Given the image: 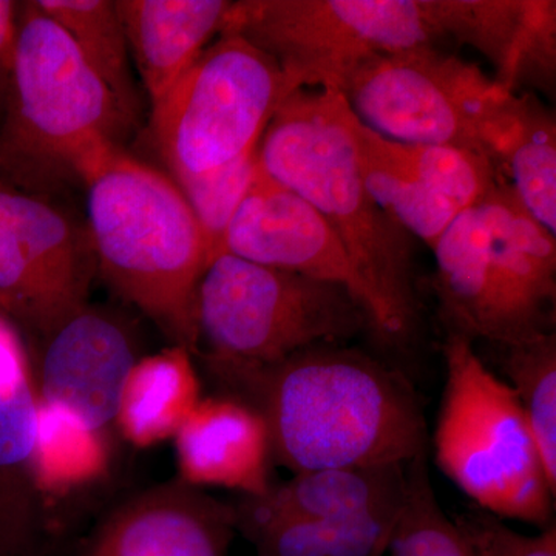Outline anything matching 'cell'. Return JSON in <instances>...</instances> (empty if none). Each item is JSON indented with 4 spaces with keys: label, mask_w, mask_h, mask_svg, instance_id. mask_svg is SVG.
I'll return each mask as SVG.
<instances>
[{
    "label": "cell",
    "mask_w": 556,
    "mask_h": 556,
    "mask_svg": "<svg viewBox=\"0 0 556 556\" xmlns=\"http://www.w3.org/2000/svg\"><path fill=\"white\" fill-rule=\"evenodd\" d=\"M217 376L262 415L274 460L294 475L405 466L427 452L415 388L361 351L318 345L269 367Z\"/></svg>",
    "instance_id": "obj_1"
},
{
    "label": "cell",
    "mask_w": 556,
    "mask_h": 556,
    "mask_svg": "<svg viewBox=\"0 0 556 556\" xmlns=\"http://www.w3.org/2000/svg\"><path fill=\"white\" fill-rule=\"evenodd\" d=\"M350 116L338 91L295 90L269 121L258 164L327 222L368 288L376 334L401 345L419 320L413 237L365 189Z\"/></svg>",
    "instance_id": "obj_2"
},
{
    "label": "cell",
    "mask_w": 556,
    "mask_h": 556,
    "mask_svg": "<svg viewBox=\"0 0 556 556\" xmlns=\"http://www.w3.org/2000/svg\"><path fill=\"white\" fill-rule=\"evenodd\" d=\"M84 186L97 273L174 345L197 354L195 295L208 254L177 182L119 148Z\"/></svg>",
    "instance_id": "obj_3"
},
{
    "label": "cell",
    "mask_w": 556,
    "mask_h": 556,
    "mask_svg": "<svg viewBox=\"0 0 556 556\" xmlns=\"http://www.w3.org/2000/svg\"><path fill=\"white\" fill-rule=\"evenodd\" d=\"M129 119L68 36L21 3L16 67L0 124V181L46 197L84 185Z\"/></svg>",
    "instance_id": "obj_4"
},
{
    "label": "cell",
    "mask_w": 556,
    "mask_h": 556,
    "mask_svg": "<svg viewBox=\"0 0 556 556\" xmlns=\"http://www.w3.org/2000/svg\"><path fill=\"white\" fill-rule=\"evenodd\" d=\"M193 317L197 354L215 375L269 367L372 329L368 309L346 288L226 252L201 277Z\"/></svg>",
    "instance_id": "obj_5"
},
{
    "label": "cell",
    "mask_w": 556,
    "mask_h": 556,
    "mask_svg": "<svg viewBox=\"0 0 556 556\" xmlns=\"http://www.w3.org/2000/svg\"><path fill=\"white\" fill-rule=\"evenodd\" d=\"M434 456L477 508L500 519L554 525L556 492L518 399L485 367L473 342L448 332Z\"/></svg>",
    "instance_id": "obj_6"
},
{
    "label": "cell",
    "mask_w": 556,
    "mask_h": 556,
    "mask_svg": "<svg viewBox=\"0 0 556 556\" xmlns=\"http://www.w3.org/2000/svg\"><path fill=\"white\" fill-rule=\"evenodd\" d=\"M141 357L127 317L90 302L38 342V361L31 365L46 493L100 470L102 434L116 426L124 388Z\"/></svg>",
    "instance_id": "obj_7"
},
{
    "label": "cell",
    "mask_w": 556,
    "mask_h": 556,
    "mask_svg": "<svg viewBox=\"0 0 556 556\" xmlns=\"http://www.w3.org/2000/svg\"><path fill=\"white\" fill-rule=\"evenodd\" d=\"M342 97L382 137L473 150L495 166L514 124L518 91L437 46H420L365 62Z\"/></svg>",
    "instance_id": "obj_8"
},
{
    "label": "cell",
    "mask_w": 556,
    "mask_h": 556,
    "mask_svg": "<svg viewBox=\"0 0 556 556\" xmlns=\"http://www.w3.org/2000/svg\"><path fill=\"white\" fill-rule=\"evenodd\" d=\"M295 86L269 54L223 31L153 105V139L177 185L225 169L258 149Z\"/></svg>",
    "instance_id": "obj_9"
},
{
    "label": "cell",
    "mask_w": 556,
    "mask_h": 556,
    "mask_svg": "<svg viewBox=\"0 0 556 556\" xmlns=\"http://www.w3.org/2000/svg\"><path fill=\"white\" fill-rule=\"evenodd\" d=\"M225 31L269 54L295 89L340 94L372 58L442 39L430 0H240Z\"/></svg>",
    "instance_id": "obj_10"
},
{
    "label": "cell",
    "mask_w": 556,
    "mask_h": 556,
    "mask_svg": "<svg viewBox=\"0 0 556 556\" xmlns=\"http://www.w3.org/2000/svg\"><path fill=\"white\" fill-rule=\"evenodd\" d=\"M89 233L46 197L0 181V313L36 342L89 303Z\"/></svg>",
    "instance_id": "obj_11"
},
{
    "label": "cell",
    "mask_w": 556,
    "mask_h": 556,
    "mask_svg": "<svg viewBox=\"0 0 556 556\" xmlns=\"http://www.w3.org/2000/svg\"><path fill=\"white\" fill-rule=\"evenodd\" d=\"M223 252L346 288L372 320L371 295L336 233L308 201L274 181L262 167L230 219Z\"/></svg>",
    "instance_id": "obj_12"
},
{
    "label": "cell",
    "mask_w": 556,
    "mask_h": 556,
    "mask_svg": "<svg viewBox=\"0 0 556 556\" xmlns=\"http://www.w3.org/2000/svg\"><path fill=\"white\" fill-rule=\"evenodd\" d=\"M40 404L21 331L0 313V556H40Z\"/></svg>",
    "instance_id": "obj_13"
},
{
    "label": "cell",
    "mask_w": 556,
    "mask_h": 556,
    "mask_svg": "<svg viewBox=\"0 0 556 556\" xmlns=\"http://www.w3.org/2000/svg\"><path fill=\"white\" fill-rule=\"evenodd\" d=\"M236 532L232 504L178 478L116 507L84 556H228Z\"/></svg>",
    "instance_id": "obj_14"
},
{
    "label": "cell",
    "mask_w": 556,
    "mask_h": 556,
    "mask_svg": "<svg viewBox=\"0 0 556 556\" xmlns=\"http://www.w3.org/2000/svg\"><path fill=\"white\" fill-rule=\"evenodd\" d=\"M492 243L495 339L511 345L551 331L556 294L555 236L521 206L504 179L479 201Z\"/></svg>",
    "instance_id": "obj_15"
},
{
    "label": "cell",
    "mask_w": 556,
    "mask_h": 556,
    "mask_svg": "<svg viewBox=\"0 0 556 556\" xmlns=\"http://www.w3.org/2000/svg\"><path fill=\"white\" fill-rule=\"evenodd\" d=\"M441 38L473 47L495 68L508 91L521 87L554 93V0H431Z\"/></svg>",
    "instance_id": "obj_16"
},
{
    "label": "cell",
    "mask_w": 556,
    "mask_h": 556,
    "mask_svg": "<svg viewBox=\"0 0 556 556\" xmlns=\"http://www.w3.org/2000/svg\"><path fill=\"white\" fill-rule=\"evenodd\" d=\"M179 479L258 496L273 485V447L262 415L237 397H201L175 433Z\"/></svg>",
    "instance_id": "obj_17"
},
{
    "label": "cell",
    "mask_w": 556,
    "mask_h": 556,
    "mask_svg": "<svg viewBox=\"0 0 556 556\" xmlns=\"http://www.w3.org/2000/svg\"><path fill=\"white\" fill-rule=\"evenodd\" d=\"M405 485L407 464L298 473L262 495L241 496L232 504L236 529L252 540L281 522L358 517L401 503Z\"/></svg>",
    "instance_id": "obj_18"
},
{
    "label": "cell",
    "mask_w": 556,
    "mask_h": 556,
    "mask_svg": "<svg viewBox=\"0 0 556 556\" xmlns=\"http://www.w3.org/2000/svg\"><path fill=\"white\" fill-rule=\"evenodd\" d=\"M228 0H116L130 58L159 104L201 53L225 31Z\"/></svg>",
    "instance_id": "obj_19"
},
{
    "label": "cell",
    "mask_w": 556,
    "mask_h": 556,
    "mask_svg": "<svg viewBox=\"0 0 556 556\" xmlns=\"http://www.w3.org/2000/svg\"><path fill=\"white\" fill-rule=\"evenodd\" d=\"M442 316L450 332L473 339H495L492 243L479 204L464 208L433 248Z\"/></svg>",
    "instance_id": "obj_20"
},
{
    "label": "cell",
    "mask_w": 556,
    "mask_h": 556,
    "mask_svg": "<svg viewBox=\"0 0 556 556\" xmlns=\"http://www.w3.org/2000/svg\"><path fill=\"white\" fill-rule=\"evenodd\" d=\"M201 401L192 354L172 345L142 356L131 369L116 419L124 438L146 448L172 439Z\"/></svg>",
    "instance_id": "obj_21"
},
{
    "label": "cell",
    "mask_w": 556,
    "mask_h": 556,
    "mask_svg": "<svg viewBox=\"0 0 556 556\" xmlns=\"http://www.w3.org/2000/svg\"><path fill=\"white\" fill-rule=\"evenodd\" d=\"M500 177L544 229H556V126L554 112L530 91H518V112Z\"/></svg>",
    "instance_id": "obj_22"
},
{
    "label": "cell",
    "mask_w": 556,
    "mask_h": 556,
    "mask_svg": "<svg viewBox=\"0 0 556 556\" xmlns=\"http://www.w3.org/2000/svg\"><path fill=\"white\" fill-rule=\"evenodd\" d=\"M350 129L356 146L358 174L376 204L409 236L433 248L459 208L401 169L372 141L369 127L351 110Z\"/></svg>",
    "instance_id": "obj_23"
},
{
    "label": "cell",
    "mask_w": 556,
    "mask_h": 556,
    "mask_svg": "<svg viewBox=\"0 0 556 556\" xmlns=\"http://www.w3.org/2000/svg\"><path fill=\"white\" fill-rule=\"evenodd\" d=\"M109 87L127 119L137 115L138 94L126 33L110 0H35Z\"/></svg>",
    "instance_id": "obj_24"
},
{
    "label": "cell",
    "mask_w": 556,
    "mask_h": 556,
    "mask_svg": "<svg viewBox=\"0 0 556 556\" xmlns=\"http://www.w3.org/2000/svg\"><path fill=\"white\" fill-rule=\"evenodd\" d=\"M402 501L358 517L281 522L249 541L257 556H383Z\"/></svg>",
    "instance_id": "obj_25"
},
{
    "label": "cell",
    "mask_w": 556,
    "mask_h": 556,
    "mask_svg": "<svg viewBox=\"0 0 556 556\" xmlns=\"http://www.w3.org/2000/svg\"><path fill=\"white\" fill-rule=\"evenodd\" d=\"M504 346L503 368L556 492V336L554 329Z\"/></svg>",
    "instance_id": "obj_26"
},
{
    "label": "cell",
    "mask_w": 556,
    "mask_h": 556,
    "mask_svg": "<svg viewBox=\"0 0 556 556\" xmlns=\"http://www.w3.org/2000/svg\"><path fill=\"white\" fill-rule=\"evenodd\" d=\"M376 148L428 189L444 197L459 211L475 206L497 182L492 161L473 150L444 144H409L371 130Z\"/></svg>",
    "instance_id": "obj_27"
},
{
    "label": "cell",
    "mask_w": 556,
    "mask_h": 556,
    "mask_svg": "<svg viewBox=\"0 0 556 556\" xmlns=\"http://www.w3.org/2000/svg\"><path fill=\"white\" fill-rule=\"evenodd\" d=\"M388 556H473L455 521L447 517L428 477L427 452L407 464V485Z\"/></svg>",
    "instance_id": "obj_28"
},
{
    "label": "cell",
    "mask_w": 556,
    "mask_h": 556,
    "mask_svg": "<svg viewBox=\"0 0 556 556\" xmlns=\"http://www.w3.org/2000/svg\"><path fill=\"white\" fill-rule=\"evenodd\" d=\"M260 169L258 149L225 169L177 185L199 222L208 263L222 254L226 230Z\"/></svg>",
    "instance_id": "obj_29"
},
{
    "label": "cell",
    "mask_w": 556,
    "mask_h": 556,
    "mask_svg": "<svg viewBox=\"0 0 556 556\" xmlns=\"http://www.w3.org/2000/svg\"><path fill=\"white\" fill-rule=\"evenodd\" d=\"M473 556H556L555 525L540 535L527 536L508 527L504 519L470 508L455 519Z\"/></svg>",
    "instance_id": "obj_30"
},
{
    "label": "cell",
    "mask_w": 556,
    "mask_h": 556,
    "mask_svg": "<svg viewBox=\"0 0 556 556\" xmlns=\"http://www.w3.org/2000/svg\"><path fill=\"white\" fill-rule=\"evenodd\" d=\"M20 13V2L0 0V118L5 109L14 67H16Z\"/></svg>",
    "instance_id": "obj_31"
}]
</instances>
